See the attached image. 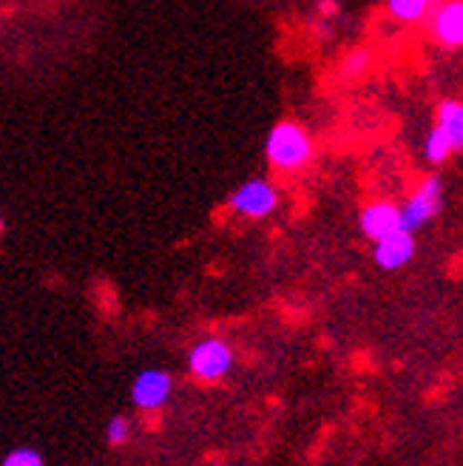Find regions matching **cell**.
Wrapping results in <instances>:
<instances>
[{"instance_id": "cell-5", "label": "cell", "mask_w": 463, "mask_h": 466, "mask_svg": "<svg viewBox=\"0 0 463 466\" xmlns=\"http://www.w3.org/2000/svg\"><path fill=\"white\" fill-rule=\"evenodd\" d=\"M234 367V350L222 339H202L188 356V370L202 381H219Z\"/></svg>"}, {"instance_id": "cell-14", "label": "cell", "mask_w": 463, "mask_h": 466, "mask_svg": "<svg viewBox=\"0 0 463 466\" xmlns=\"http://www.w3.org/2000/svg\"><path fill=\"white\" fill-rule=\"evenodd\" d=\"M106 438H108V444H111V447L126 444V441L131 438V424L126 421L123 415H114L111 421H108V427H106Z\"/></svg>"}, {"instance_id": "cell-15", "label": "cell", "mask_w": 463, "mask_h": 466, "mask_svg": "<svg viewBox=\"0 0 463 466\" xmlns=\"http://www.w3.org/2000/svg\"><path fill=\"white\" fill-rule=\"evenodd\" d=\"M318 12H321V15H336V12H338L336 0H321V4H318Z\"/></svg>"}, {"instance_id": "cell-6", "label": "cell", "mask_w": 463, "mask_h": 466, "mask_svg": "<svg viewBox=\"0 0 463 466\" xmlns=\"http://www.w3.org/2000/svg\"><path fill=\"white\" fill-rule=\"evenodd\" d=\"M174 379L166 370H143L131 384V401L140 410H159L171 399Z\"/></svg>"}, {"instance_id": "cell-4", "label": "cell", "mask_w": 463, "mask_h": 466, "mask_svg": "<svg viewBox=\"0 0 463 466\" xmlns=\"http://www.w3.org/2000/svg\"><path fill=\"white\" fill-rule=\"evenodd\" d=\"M230 211L245 219H265L279 205V191L270 179H247L227 199Z\"/></svg>"}, {"instance_id": "cell-12", "label": "cell", "mask_w": 463, "mask_h": 466, "mask_svg": "<svg viewBox=\"0 0 463 466\" xmlns=\"http://www.w3.org/2000/svg\"><path fill=\"white\" fill-rule=\"evenodd\" d=\"M452 154H455V146H452L449 134L435 123L429 137H427V159L432 162V166H444Z\"/></svg>"}, {"instance_id": "cell-9", "label": "cell", "mask_w": 463, "mask_h": 466, "mask_svg": "<svg viewBox=\"0 0 463 466\" xmlns=\"http://www.w3.org/2000/svg\"><path fill=\"white\" fill-rule=\"evenodd\" d=\"M435 116H438V126L449 134L455 151H460L463 148V106H460V100H441L438 103Z\"/></svg>"}, {"instance_id": "cell-1", "label": "cell", "mask_w": 463, "mask_h": 466, "mask_svg": "<svg viewBox=\"0 0 463 466\" xmlns=\"http://www.w3.org/2000/svg\"><path fill=\"white\" fill-rule=\"evenodd\" d=\"M313 154H316V146L305 126L285 120L270 128L267 143H265V157L276 171H282V174L302 171L313 159Z\"/></svg>"}, {"instance_id": "cell-10", "label": "cell", "mask_w": 463, "mask_h": 466, "mask_svg": "<svg viewBox=\"0 0 463 466\" xmlns=\"http://www.w3.org/2000/svg\"><path fill=\"white\" fill-rule=\"evenodd\" d=\"M387 12L392 20L404 23V26H421L432 0H387Z\"/></svg>"}, {"instance_id": "cell-3", "label": "cell", "mask_w": 463, "mask_h": 466, "mask_svg": "<svg viewBox=\"0 0 463 466\" xmlns=\"http://www.w3.org/2000/svg\"><path fill=\"white\" fill-rule=\"evenodd\" d=\"M441 208H444V182L438 177H427L401 208V228L409 233L421 230L441 214Z\"/></svg>"}, {"instance_id": "cell-11", "label": "cell", "mask_w": 463, "mask_h": 466, "mask_svg": "<svg viewBox=\"0 0 463 466\" xmlns=\"http://www.w3.org/2000/svg\"><path fill=\"white\" fill-rule=\"evenodd\" d=\"M369 72H373V52L361 49V46H358V49H350L338 60V75L344 80H358V77H364Z\"/></svg>"}, {"instance_id": "cell-16", "label": "cell", "mask_w": 463, "mask_h": 466, "mask_svg": "<svg viewBox=\"0 0 463 466\" xmlns=\"http://www.w3.org/2000/svg\"><path fill=\"white\" fill-rule=\"evenodd\" d=\"M0 230H4V217H0Z\"/></svg>"}, {"instance_id": "cell-8", "label": "cell", "mask_w": 463, "mask_h": 466, "mask_svg": "<svg viewBox=\"0 0 463 466\" xmlns=\"http://www.w3.org/2000/svg\"><path fill=\"white\" fill-rule=\"evenodd\" d=\"M396 228H401V208L389 199H378L369 202L361 211V233L369 242L384 239L387 233H392Z\"/></svg>"}, {"instance_id": "cell-7", "label": "cell", "mask_w": 463, "mask_h": 466, "mask_svg": "<svg viewBox=\"0 0 463 466\" xmlns=\"http://www.w3.org/2000/svg\"><path fill=\"white\" fill-rule=\"evenodd\" d=\"M412 256H415V233L396 228L392 233H387L384 239L376 242L373 259L381 270H398L412 259Z\"/></svg>"}, {"instance_id": "cell-13", "label": "cell", "mask_w": 463, "mask_h": 466, "mask_svg": "<svg viewBox=\"0 0 463 466\" xmlns=\"http://www.w3.org/2000/svg\"><path fill=\"white\" fill-rule=\"evenodd\" d=\"M0 466H43V455L35 447H17L0 461Z\"/></svg>"}, {"instance_id": "cell-2", "label": "cell", "mask_w": 463, "mask_h": 466, "mask_svg": "<svg viewBox=\"0 0 463 466\" xmlns=\"http://www.w3.org/2000/svg\"><path fill=\"white\" fill-rule=\"evenodd\" d=\"M424 26L432 43L447 52H458L463 46V4L460 0H432Z\"/></svg>"}]
</instances>
